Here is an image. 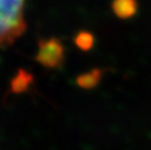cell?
Returning a JSON list of instances; mask_svg holds the SVG:
<instances>
[{"mask_svg": "<svg viewBox=\"0 0 151 150\" xmlns=\"http://www.w3.org/2000/svg\"><path fill=\"white\" fill-rule=\"evenodd\" d=\"M25 0H0V47L11 45L25 28Z\"/></svg>", "mask_w": 151, "mask_h": 150, "instance_id": "obj_1", "label": "cell"}]
</instances>
